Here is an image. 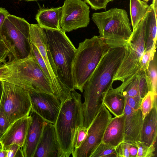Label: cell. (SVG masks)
Listing matches in <instances>:
<instances>
[{
  "label": "cell",
  "mask_w": 157,
  "mask_h": 157,
  "mask_svg": "<svg viewBox=\"0 0 157 157\" xmlns=\"http://www.w3.org/2000/svg\"><path fill=\"white\" fill-rule=\"evenodd\" d=\"M125 53L124 47L110 48L104 55L83 87L82 103L84 125L89 127L103 105L106 92L113 88V79Z\"/></svg>",
  "instance_id": "obj_1"
},
{
  "label": "cell",
  "mask_w": 157,
  "mask_h": 157,
  "mask_svg": "<svg viewBox=\"0 0 157 157\" xmlns=\"http://www.w3.org/2000/svg\"><path fill=\"white\" fill-rule=\"evenodd\" d=\"M81 95L75 90L62 104L54 125L62 157H69L74 150L75 137L78 128L84 127Z\"/></svg>",
  "instance_id": "obj_2"
},
{
  "label": "cell",
  "mask_w": 157,
  "mask_h": 157,
  "mask_svg": "<svg viewBox=\"0 0 157 157\" xmlns=\"http://www.w3.org/2000/svg\"><path fill=\"white\" fill-rule=\"evenodd\" d=\"M9 69L4 81L28 91L43 92L54 95L52 85L38 63L32 50L27 58L6 63Z\"/></svg>",
  "instance_id": "obj_3"
},
{
  "label": "cell",
  "mask_w": 157,
  "mask_h": 157,
  "mask_svg": "<svg viewBox=\"0 0 157 157\" xmlns=\"http://www.w3.org/2000/svg\"><path fill=\"white\" fill-rule=\"evenodd\" d=\"M110 48L99 36H94L80 43L72 64L75 89L83 91L84 86L100 60Z\"/></svg>",
  "instance_id": "obj_4"
},
{
  "label": "cell",
  "mask_w": 157,
  "mask_h": 157,
  "mask_svg": "<svg viewBox=\"0 0 157 157\" xmlns=\"http://www.w3.org/2000/svg\"><path fill=\"white\" fill-rule=\"evenodd\" d=\"M91 18L98 29L99 37L110 48L124 47L132 32L125 10L112 8L94 13Z\"/></svg>",
  "instance_id": "obj_5"
},
{
  "label": "cell",
  "mask_w": 157,
  "mask_h": 157,
  "mask_svg": "<svg viewBox=\"0 0 157 157\" xmlns=\"http://www.w3.org/2000/svg\"><path fill=\"white\" fill-rule=\"evenodd\" d=\"M43 29L56 67L57 77L71 91L75 90L72 79V67L77 49L61 29Z\"/></svg>",
  "instance_id": "obj_6"
},
{
  "label": "cell",
  "mask_w": 157,
  "mask_h": 157,
  "mask_svg": "<svg viewBox=\"0 0 157 157\" xmlns=\"http://www.w3.org/2000/svg\"><path fill=\"white\" fill-rule=\"evenodd\" d=\"M29 24L24 18L9 14L2 25V40L9 50V62L25 59L32 51Z\"/></svg>",
  "instance_id": "obj_7"
},
{
  "label": "cell",
  "mask_w": 157,
  "mask_h": 157,
  "mask_svg": "<svg viewBox=\"0 0 157 157\" xmlns=\"http://www.w3.org/2000/svg\"><path fill=\"white\" fill-rule=\"evenodd\" d=\"M146 13L132 30L131 35L124 47V56L114 74L113 82L125 80L140 69V62L144 52L146 41Z\"/></svg>",
  "instance_id": "obj_8"
},
{
  "label": "cell",
  "mask_w": 157,
  "mask_h": 157,
  "mask_svg": "<svg viewBox=\"0 0 157 157\" xmlns=\"http://www.w3.org/2000/svg\"><path fill=\"white\" fill-rule=\"evenodd\" d=\"M2 81L3 89L0 107L9 121L12 123L29 116L31 104L29 91L13 84Z\"/></svg>",
  "instance_id": "obj_9"
},
{
  "label": "cell",
  "mask_w": 157,
  "mask_h": 157,
  "mask_svg": "<svg viewBox=\"0 0 157 157\" xmlns=\"http://www.w3.org/2000/svg\"><path fill=\"white\" fill-rule=\"evenodd\" d=\"M29 32L30 43L37 48L51 75L54 95L63 103L70 97L71 91L57 77L56 67L45 39L43 28L38 24H30Z\"/></svg>",
  "instance_id": "obj_10"
},
{
  "label": "cell",
  "mask_w": 157,
  "mask_h": 157,
  "mask_svg": "<svg viewBox=\"0 0 157 157\" xmlns=\"http://www.w3.org/2000/svg\"><path fill=\"white\" fill-rule=\"evenodd\" d=\"M112 118L103 105L88 129L87 136L80 147L71 153L73 157H90L102 141L106 128Z\"/></svg>",
  "instance_id": "obj_11"
},
{
  "label": "cell",
  "mask_w": 157,
  "mask_h": 157,
  "mask_svg": "<svg viewBox=\"0 0 157 157\" xmlns=\"http://www.w3.org/2000/svg\"><path fill=\"white\" fill-rule=\"evenodd\" d=\"M90 7L82 0H65L62 6L59 25L65 33L86 27L89 24Z\"/></svg>",
  "instance_id": "obj_12"
},
{
  "label": "cell",
  "mask_w": 157,
  "mask_h": 157,
  "mask_svg": "<svg viewBox=\"0 0 157 157\" xmlns=\"http://www.w3.org/2000/svg\"><path fill=\"white\" fill-rule=\"evenodd\" d=\"M31 109L45 121L54 124L62 102L53 95L43 92L29 91Z\"/></svg>",
  "instance_id": "obj_13"
},
{
  "label": "cell",
  "mask_w": 157,
  "mask_h": 157,
  "mask_svg": "<svg viewBox=\"0 0 157 157\" xmlns=\"http://www.w3.org/2000/svg\"><path fill=\"white\" fill-rule=\"evenodd\" d=\"M33 157H62L54 124L44 123L40 140Z\"/></svg>",
  "instance_id": "obj_14"
},
{
  "label": "cell",
  "mask_w": 157,
  "mask_h": 157,
  "mask_svg": "<svg viewBox=\"0 0 157 157\" xmlns=\"http://www.w3.org/2000/svg\"><path fill=\"white\" fill-rule=\"evenodd\" d=\"M124 119V141L136 144L140 142L143 122L142 112L131 108L126 102L123 113Z\"/></svg>",
  "instance_id": "obj_15"
},
{
  "label": "cell",
  "mask_w": 157,
  "mask_h": 157,
  "mask_svg": "<svg viewBox=\"0 0 157 157\" xmlns=\"http://www.w3.org/2000/svg\"><path fill=\"white\" fill-rule=\"evenodd\" d=\"M31 120L24 144L21 147L23 157H33L42 135L45 121L31 110Z\"/></svg>",
  "instance_id": "obj_16"
},
{
  "label": "cell",
  "mask_w": 157,
  "mask_h": 157,
  "mask_svg": "<svg viewBox=\"0 0 157 157\" xmlns=\"http://www.w3.org/2000/svg\"><path fill=\"white\" fill-rule=\"evenodd\" d=\"M31 120L29 116L20 118L12 123L0 139L3 149L6 150L10 145L16 144L21 147L25 141Z\"/></svg>",
  "instance_id": "obj_17"
},
{
  "label": "cell",
  "mask_w": 157,
  "mask_h": 157,
  "mask_svg": "<svg viewBox=\"0 0 157 157\" xmlns=\"http://www.w3.org/2000/svg\"><path fill=\"white\" fill-rule=\"evenodd\" d=\"M123 94L129 97L144 98L148 92L146 71L139 70L122 82Z\"/></svg>",
  "instance_id": "obj_18"
},
{
  "label": "cell",
  "mask_w": 157,
  "mask_h": 157,
  "mask_svg": "<svg viewBox=\"0 0 157 157\" xmlns=\"http://www.w3.org/2000/svg\"><path fill=\"white\" fill-rule=\"evenodd\" d=\"M124 114L112 118L105 130L102 142L116 147L124 141Z\"/></svg>",
  "instance_id": "obj_19"
},
{
  "label": "cell",
  "mask_w": 157,
  "mask_h": 157,
  "mask_svg": "<svg viewBox=\"0 0 157 157\" xmlns=\"http://www.w3.org/2000/svg\"><path fill=\"white\" fill-rule=\"evenodd\" d=\"M157 126L156 102L151 110L144 119L140 142L148 146L155 144L157 136Z\"/></svg>",
  "instance_id": "obj_20"
},
{
  "label": "cell",
  "mask_w": 157,
  "mask_h": 157,
  "mask_svg": "<svg viewBox=\"0 0 157 157\" xmlns=\"http://www.w3.org/2000/svg\"><path fill=\"white\" fill-rule=\"evenodd\" d=\"M103 103L115 117L122 115L125 106L126 98L123 94L122 86L120 85L115 89L109 90L104 96Z\"/></svg>",
  "instance_id": "obj_21"
},
{
  "label": "cell",
  "mask_w": 157,
  "mask_h": 157,
  "mask_svg": "<svg viewBox=\"0 0 157 157\" xmlns=\"http://www.w3.org/2000/svg\"><path fill=\"white\" fill-rule=\"evenodd\" d=\"M62 6L51 8L41 7L38 10L35 19L37 24L44 29L59 30Z\"/></svg>",
  "instance_id": "obj_22"
},
{
  "label": "cell",
  "mask_w": 157,
  "mask_h": 157,
  "mask_svg": "<svg viewBox=\"0 0 157 157\" xmlns=\"http://www.w3.org/2000/svg\"><path fill=\"white\" fill-rule=\"evenodd\" d=\"M146 38L144 52L156 47L157 16L151 4L146 13Z\"/></svg>",
  "instance_id": "obj_23"
},
{
  "label": "cell",
  "mask_w": 157,
  "mask_h": 157,
  "mask_svg": "<svg viewBox=\"0 0 157 157\" xmlns=\"http://www.w3.org/2000/svg\"><path fill=\"white\" fill-rule=\"evenodd\" d=\"M149 6L141 0H130V13L133 30L135 29L145 16Z\"/></svg>",
  "instance_id": "obj_24"
},
{
  "label": "cell",
  "mask_w": 157,
  "mask_h": 157,
  "mask_svg": "<svg viewBox=\"0 0 157 157\" xmlns=\"http://www.w3.org/2000/svg\"><path fill=\"white\" fill-rule=\"evenodd\" d=\"M146 77L148 91L157 96V64L156 54L150 62L146 71Z\"/></svg>",
  "instance_id": "obj_25"
},
{
  "label": "cell",
  "mask_w": 157,
  "mask_h": 157,
  "mask_svg": "<svg viewBox=\"0 0 157 157\" xmlns=\"http://www.w3.org/2000/svg\"><path fill=\"white\" fill-rule=\"evenodd\" d=\"M90 157H117L115 147L102 142Z\"/></svg>",
  "instance_id": "obj_26"
},
{
  "label": "cell",
  "mask_w": 157,
  "mask_h": 157,
  "mask_svg": "<svg viewBox=\"0 0 157 157\" xmlns=\"http://www.w3.org/2000/svg\"><path fill=\"white\" fill-rule=\"evenodd\" d=\"M157 96L148 91L146 95L142 98L140 107L143 119L153 108L155 104L157 102Z\"/></svg>",
  "instance_id": "obj_27"
},
{
  "label": "cell",
  "mask_w": 157,
  "mask_h": 157,
  "mask_svg": "<svg viewBox=\"0 0 157 157\" xmlns=\"http://www.w3.org/2000/svg\"><path fill=\"white\" fill-rule=\"evenodd\" d=\"M138 152L136 157H152L155 156V144L148 146L141 142L137 144Z\"/></svg>",
  "instance_id": "obj_28"
},
{
  "label": "cell",
  "mask_w": 157,
  "mask_h": 157,
  "mask_svg": "<svg viewBox=\"0 0 157 157\" xmlns=\"http://www.w3.org/2000/svg\"><path fill=\"white\" fill-rule=\"evenodd\" d=\"M156 47H154L150 50L144 52L140 62V69L146 71L150 62L154 57L156 53Z\"/></svg>",
  "instance_id": "obj_29"
},
{
  "label": "cell",
  "mask_w": 157,
  "mask_h": 157,
  "mask_svg": "<svg viewBox=\"0 0 157 157\" xmlns=\"http://www.w3.org/2000/svg\"><path fill=\"white\" fill-rule=\"evenodd\" d=\"M87 131L88 129L84 127H79L78 128L75 137L74 149L79 148L87 136Z\"/></svg>",
  "instance_id": "obj_30"
},
{
  "label": "cell",
  "mask_w": 157,
  "mask_h": 157,
  "mask_svg": "<svg viewBox=\"0 0 157 157\" xmlns=\"http://www.w3.org/2000/svg\"><path fill=\"white\" fill-rule=\"evenodd\" d=\"M130 144L123 141L115 147L117 157H130L129 147Z\"/></svg>",
  "instance_id": "obj_31"
},
{
  "label": "cell",
  "mask_w": 157,
  "mask_h": 157,
  "mask_svg": "<svg viewBox=\"0 0 157 157\" xmlns=\"http://www.w3.org/2000/svg\"><path fill=\"white\" fill-rule=\"evenodd\" d=\"M11 124L7 118L2 109L0 107V139Z\"/></svg>",
  "instance_id": "obj_32"
},
{
  "label": "cell",
  "mask_w": 157,
  "mask_h": 157,
  "mask_svg": "<svg viewBox=\"0 0 157 157\" xmlns=\"http://www.w3.org/2000/svg\"><path fill=\"white\" fill-rule=\"evenodd\" d=\"M93 10H96L101 9H106L108 4L106 0H84Z\"/></svg>",
  "instance_id": "obj_33"
},
{
  "label": "cell",
  "mask_w": 157,
  "mask_h": 157,
  "mask_svg": "<svg viewBox=\"0 0 157 157\" xmlns=\"http://www.w3.org/2000/svg\"><path fill=\"white\" fill-rule=\"evenodd\" d=\"M124 95L126 98V102L131 108L135 110L139 109L142 98L139 96L131 97L126 95Z\"/></svg>",
  "instance_id": "obj_34"
},
{
  "label": "cell",
  "mask_w": 157,
  "mask_h": 157,
  "mask_svg": "<svg viewBox=\"0 0 157 157\" xmlns=\"http://www.w3.org/2000/svg\"><path fill=\"white\" fill-rule=\"evenodd\" d=\"M8 53L9 50L5 44L2 41L0 42V63H6Z\"/></svg>",
  "instance_id": "obj_35"
},
{
  "label": "cell",
  "mask_w": 157,
  "mask_h": 157,
  "mask_svg": "<svg viewBox=\"0 0 157 157\" xmlns=\"http://www.w3.org/2000/svg\"><path fill=\"white\" fill-rule=\"evenodd\" d=\"M21 147L16 144H13L9 145L6 149L7 152L6 157H14Z\"/></svg>",
  "instance_id": "obj_36"
},
{
  "label": "cell",
  "mask_w": 157,
  "mask_h": 157,
  "mask_svg": "<svg viewBox=\"0 0 157 157\" xmlns=\"http://www.w3.org/2000/svg\"><path fill=\"white\" fill-rule=\"evenodd\" d=\"M9 69L6 63H0V81L8 77Z\"/></svg>",
  "instance_id": "obj_37"
},
{
  "label": "cell",
  "mask_w": 157,
  "mask_h": 157,
  "mask_svg": "<svg viewBox=\"0 0 157 157\" xmlns=\"http://www.w3.org/2000/svg\"><path fill=\"white\" fill-rule=\"evenodd\" d=\"M9 14L5 8L0 7V42L2 41L0 34L1 28L5 19Z\"/></svg>",
  "instance_id": "obj_38"
},
{
  "label": "cell",
  "mask_w": 157,
  "mask_h": 157,
  "mask_svg": "<svg viewBox=\"0 0 157 157\" xmlns=\"http://www.w3.org/2000/svg\"><path fill=\"white\" fill-rule=\"evenodd\" d=\"M138 152L137 144H130L129 147V153L130 157H136Z\"/></svg>",
  "instance_id": "obj_39"
},
{
  "label": "cell",
  "mask_w": 157,
  "mask_h": 157,
  "mask_svg": "<svg viewBox=\"0 0 157 157\" xmlns=\"http://www.w3.org/2000/svg\"><path fill=\"white\" fill-rule=\"evenodd\" d=\"M6 150L2 149L0 151V157H6Z\"/></svg>",
  "instance_id": "obj_40"
},
{
  "label": "cell",
  "mask_w": 157,
  "mask_h": 157,
  "mask_svg": "<svg viewBox=\"0 0 157 157\" xmlns=\"http://www.w3.org/2000/svg\"><path fill=\"white\" fill-rule=\"evenodd\" d=\"M3 89L2 81H0V101Z\"/></svg>",
  "instance_id": "obj_41"
},
{
  "label": "cell",
  "mask_w": 157,
  "mask_h": 157,
  "mask_svg": "<svg viewBox=\"0 0 157 157\" xmlns=\"http://www.w3.org/2000/svg\"><path fill=\"white\" fill-rule=\"evenodd\" d=\"M3 149L2 144L0 140V151Z\"/></svg>",
  "instance_id": "obj_42"
},
{
  "label": "cell",
  "mask_w": 157,
  "mask_h": 157,
  "mask_svg": "<svg viewBox=\"0 0 157 157\" xmlns=\"http://www.w3.org/2000/svg\"><path fill=\"white\" fill-rule=\"evenodd\" d=\"M25 0L27 1H37L40 0Z\"/></svg>",
  "instance_id": "obj_43"
},
{
  "label": "cell",
  "mask_w": 157,
  "mask_h": 157,
  "mask_svg": "<svg viewBox=\"0 0 157 157\" xmlns=\"http://www.w3.org/2000/svg\"><path fill=\"white\" fill-rule=\"evenodd\" d=\"M108 3H109L110 2H112L114 1L115 0H106Z\"/></svg>",
  "instance_id": "obj_44"
},
{
  "label": "cell",
  "mask_w": 157,
  "mask_h": 157,
  "mask_svg": "<svg viewBox=\"0 0 157 157\" xmlns=\"http://www.w3.org/2000/svg\"><path fill=\"white\" fill-rule=\"evenodd\" d=\"M150 0H143L144 1H145V2H147L148 1H150Z\"/></svg>",
  "instance_id": "obj_45"
}]
</instances>
